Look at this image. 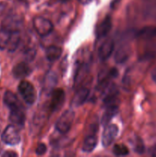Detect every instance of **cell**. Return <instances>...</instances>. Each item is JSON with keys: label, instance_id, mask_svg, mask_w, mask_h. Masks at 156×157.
Segmentation results:
<instances>
[{"label": "cell", "instance_id": "obj_9", "mask_svg": "<svg viewBox=\"0 0 156 157\" xmlns=\"http://www.w3.org/2000/svg\"><path fill=\"white\" fill-rule=\"evenodd\" d=\"M114 50V41L112 39H107L102 43L98 50V56L101 61H106Z\"/></svg>", "mask_w": 156, "mask_h": 157}, {"label": "cell", "instance_id": "obj_15", "mask_svg": "<svg viewBox=\"0 0 156 157\" xmlns=\"http://www.w3.org/2000/svg\"><path fill=\"white\" fill-rule=\"evenodd\" d=\"M62 52L63 49L61 47L54 45L50 46L46 50V58L49 61H55L59 59Z\"/></svg>", "mask_w": 156, "mask_h": 157}, {"label": "cell", "instance_id": "obj_17", "mask_svg": "<svg viewBox=\"0 0 156 157\" xmlns=\"http://www.w3.org/2000/svg\"><path fill=\"white\" fill-rule=\"evenodd\" d=\"M20 39H21V37H20L19 31L11 32L10 38H9V44H8L6 49L9 52H14V51L16 50L18 44H19Z\"/></svg>", "mask_w": 156, "mask_h": 157}, {"label": "cell", "instance_id": "obj_30", "mask_svg": "<svg viewBox=\"0 0 156 157\" xmlns=\"http://www.w3.org/2000/svg\"><path fill=\"white\" fill-rule=\"evenodd\" d=\"M63 1H67V0H63Z\"/></svg>", "mask_w": 156, "mask_h": 157}, {"label": "cell", "instance_id": "obj_12", "mask_svg": "<svg viewBox=\"0 0 156 157\" xmlns=\"http://www.w3.org/2000/svg\"><path fill=\"white\" fill-rule=\"evenodd\" d=\"M30 73V67L26 63L20 62L12 69V74L15 78H24Z\"/></svg>", "mask_w": 156, "mask_h": 157}, {"label": "cell", "instance_id": "obj_20", "mask_svg": "<svg viewBox=\"0 0 156 157\" xmlns=\"http://www.w3.org/2000/svg\"><path fill=\"white\" fill-rule=\"evenodd\" d=\"M128 153H129L128 149L125 145H122H122H120V144H116L113 147V153L116 156H127L128 154Z\"/></svg>", "mask_w": 156, "mask_h": 157}, {"label": "cell", "instance_id": "obj_3", "mask_svg": "<svg viewBox=\"0 0 156 157\" xmlns=\"http://www.w3.org/2000/svg\"><path fill=\"white\" fill-rule=\"evenodd\" d=\"M33 25L37 33L42 37L48 35L54 29L51 21L41 16H37L34 18Z\"/></svg>", "mask_w": 156, "mask_h": 157}, {"label": "cell", "instance_id": "obj_32", "mask_svg": "<svg viewBox=\"0 0 156 157\" xmlns=\"http://www.w3.org/2000/svg\"><path fill=\"white\" fill-rule=\"evenodd\" d=\"M0 126H1V125H0Z\"/></svg>", "mask_w": 156, "mask_h": 157}, {"label": "cell", "instance_id": "obj_19", "mask_svg": "<svg viewBox=\"0 0 156 157\" xmlns=\"http://www.w3.org/2000/svg\"><path fill=\"white\" fill-rule=\"evenodd\" d=\"M10 35L11 32L1 29L0 30V49L4 50V49L7 48Z\"/></svg>", "mask_w": 156, "mask_h": 157}, {"label": "cell", "instance_id": "obj_8", "mask_svg": "<svg viewBox=\"0 0 156 157\" xmlns=\"http://www.w3.org/2000/svg\"><path fill=\"white\" fill-rule=\"evenodd\" d=\"M9 120L13 125L17 127H24L25 122V115L21 107H15L10 109Z\"/></svg>", "mask_w": 156, "mask_h": 157}, {"label": "cell", "instance_id": "obj_31", "mask_svg": "<svg viewBox=\"0 0 156 157\" xmlns=\"http://www.w3.org/2000/svg\"><path fill=\"white\" fill-rule=\"evenodd\" d=\"M155 35H156V29H155Z\"/></svg>", "mask_w": 156, "mask_h": 157}, {"label": "cell", "instance_id": "obj_28", "mask_svg": "<svg viewBox=\"0 0 156 157\" xmlns=\"http://www.w3.org/2000/svg\"><path fill=\"white\" fill-rule=\"evenodd\" d=\"M151 77H152L153 81L156 83V70H154V71H153L152 75H151Z\"/></svg>", "mask_w": 156, "mask_h": 157}, {"label": "cell", "instance_id": "obj_22", "mask_svg": "<svg viewBox=\"0 0 156 157\" xmlns=\"http://www.w3.org/2000/svg\"><path fill=\"white\" fill-rule=\"evenodd\" d=\"M134 150L137 153L142 154L145 152V146L140 138H136L134 142Z\"/></svg>", "mask_w": 156, "mask_h": 157}, {"label": "cell", "instance_id": "obj_10", "mask_svg": "<svg viewBox=\"0 0 156 157\" xmlns=\"http://www.w3.org/2000/svg\"><path fill=\"white\" fill-rule=\"evenodd\" d=\"M112 28V19L110 15H107L102 21V22L96 28V37L98 38L106 36Z\"/></svg>", "mask_w": 156, "mask_h": 157}, {"label": "cell", "instance_id": "obj_11", "mask_svg": "<svg viewBox=\"0 0 156 157\" xmlns=\"http://www.w3.org/2000/svg\"><path fill=\"white\" fill-rule=\"evenodd\" d=\"M89 94H90V90L85 87H83V88L78 90L72 100L71 105L73 107H79V106L82 105L87 101Z\"/></svg>", "mask_w": 156, "mask_h": 157}, {"label": "cell", "instance_id": "obj_14", "mask_svg": "<svg viewBox=\"0 0 156 157\" xmlns=\"http://www.w3.org/2000/svg\"><path fill=\"white\" fill-rule=\"evenodd\" d=\"M118 113V106L116 104H113V105H110L106 107V110L104 112L103 115L102 117V120L101 122L103 126L109 124L110 121H111L112 118L114 117Z\"/></svg>", "mask_w": 156, "mask_h": 157}, {"label": "cell", "instance_id": "obj_27", "mask_svg": "<svg viewBox=\"0 0 156 157\" xmlns=\"http://www.w3.org/2000/svg\"><path fill=\"white\" fill-rule=\"evenodd\" d=\"M78 1H79L80 3H82V4L86 5V4H88L89 2H90L91 0H78Z\"/></svg>", "mask_w": 156, "mask_h": 157}, {"label": "cell", "instance_id": "obj_18", "mask_svg": "<svg viewBox=\"0 0 156 157\" xmlns=\"http://www.w3.org/2000/svg\"><path fill=\"white\" fill-rule=\"evenodd\" d=\"M130 55V49L128 47H120L116 52L115 60L117 63H123L128 59Z\"/></svg>", "mask_w": 156, "mask_h": 157}, {"label": "cell", "instance_id": "obj_1", "mask_svg": "<svg viewBox=\"0 0 156 157\" xmlns=\"http://www.w3.org/2000/svg\"><path fill=\"white\" fill-rule=\"evenodd\" d=\"M75 113L73 110H67L62 113L55 124L56 130L61 133H66L70 130Z\"/></svg>", "mask_w": 156, "mask_h": 157}, {"label": "cell", "instance_id": "obj_26", "mask_svg": "<svg viewBox=\"0 0 156 157\" xmlns=\"http://www.w3.org/2000/svg\"><path fill=\"white\" fill-rule=\"evenodd\" d=\"M151 155L153 156H156V146L151 150Z\"/></svg>", "mask_w": 156, "mask_h": 157}, {"label": "cell", "instance_id": "obj_13", "mask_svg": "<svg viewBox=\"0 0 156 157\" xmlns=\"http://www.w3.org/2000/svg\"><path fill=\"white\" fill-rule=\"evenodd\" d=\"M3 101H4L5 104L9 109L15 108V107H21V104H20L16 95L13 92L9 91V90H8V91L5 93Z\"/></svg>", "mask_w": 156, "mask_h": 157}, {"label": "cell", "instance_id": "obj_21", "mask_svg": "<svg viewBox=\"0 0 156 157\" xmlns=\"http://www.w3.org/2000/svg\"><path fill=\"white\" fill-rule=\"evenodd\" d=\"M56 79L57 76L55 75L54 73L50 72V73L47 74V76L45 78V82L44 84V88L47 89V90H49L50 88H52L53 86L54 85L55 82H56Z\"/></svg>", "mask_w": 156, "mask_h": 157}, {"label": "cell", "instance_id": "obj_16", "mask_svg": "<svg viewBox=\"0 0 156 157\" xmlns=\"http://www.w3.org/2000/svg\"><path fill=\"white\" fill-rule=\"evenodd\" d=\"M97 144V137L95 135H89L85 138L83 145V151L86 153H90L96 147Z\"/></svg>", "mask_w": 156, "mask_h": 157}, {"label": "cell", "instance_id": "obj_23", "mask_svg": "<svg viewBox=\"0 0 156 157\" xmlns=\"http://www.w3.org/2000/svg\"><path fill=\"white\" fill-rule=\"evenodd\" d=\"M46 151H47V147L44 144H38V147H36V150H35V153L38 156L44 155L46 153Z\"/></svg>", "mask_w": 156, "mask_h": 157}, {"label": "cell", "instance_id": "obj_25", "mask_svg": "<svg viewBox=\"0 0 156 157\" xmlns=\"http://www.w3.org/2000/svg\"><path fill=\"white\" fill-rule=\"evenodd\" d=\"M35 52L34 50H29L28 52L26 53V56H27V60H32L35 58Z\"/></svg>", "mask_w": 156, "mask_h": 157}, {"label": "cell", "instance_id": "obj_2", "mask_svg": "<svg viewBox=\"0 0 156 157\" xmlns=\"http://www.w3.org/2000/svg\"><path fill=\"white\" fill-rule=\"evenodd\" d=\"M18 91L28 104H33L36 100V91L34 86L28 81H22L18 87Z\"/></svg>", "mask_w": 156, "mask_h": 157}, {"label": "cell", "instance_id": "obj_5", "mask_svg": "<svg viewBox=\"0 0 156 157\" xmlns=\"http://www.w3.org/2000/svg\"><path fill=\"white\" fill-rule=\"evenodd\" d=\"M22 25V19L16 14L7 15L2 21V29L9 32L19 31Z\"/></svg>", "mask_w": 156, "mask_h": 157}, {"label": "cell", "instance_id": "obj_24", "mask_svg": "<svg viewBox=\"0 0 156 157\" xmlns=\"http://www.w3.org/2000/svg\"><path fill=\"white\" fill-rule=\"evenodd\" d=\"M3 157H15L18 156V154L13 151H6L2 154Z\"/></svg>", "mask_w": 156, "mask_h": 157}, {"label": "cell", "instance_id": "obj_7", "mask_svg": "<svg viewBox=\"0 0 156 157\" xmlns=\"http://www.w3.org/2000/svg\"><path fill=\"white\" fill-rule=\"evenodd\" d=\"M65 101V93L61 88L55 89L52 92L51 99H50V108L52 111H57L59 110L64 104Z\"/></svg>", "mask_w": 156, "mask_h": 157}, {"label": "cell", "instance_id": "obj_29", "mask_svg": "<svg viewBox=\"0 0 156 157\" xmlns=\"http://www.w3.org/2000/svg\"><path fill=\"white\" fill-rule=\"evenodd\" d=\"M0 151H1V147H0Z\"/></svg>", "mask_w": 156, "mask_h": 157}, {"label": "cell", "instance_id": "obj_6", "mask_svg": "<svg viewBox=\"0 0 156 157\" xmlns=\"http://www.w3.org/2000/svg\"><path fill=\"white\" fill-rule=\"evenodd\" d=\"M119 133V128L115 124H107L105 126L102 135V144L105 147L111 145Z\"/></svg>", "mask_w": 156, "mask_h": 157}, {"label": "cell", "instance_id": "obj_4", "mask_svg": "<svg viewBox=\"0 0 156 157\" xmlns=\"http://www.w3.org/2000/svg\"><path fill=\"white\" fill-rule=\"evenodd\" d=\"M1 137L2 140L5 144L11 146L17 145L21 140L18 128L13 124H11V125L6 127V128L2 133Z\"/></svg>", "mask_w": 156, "mask_h": 157}]
</instances>
